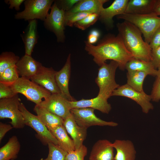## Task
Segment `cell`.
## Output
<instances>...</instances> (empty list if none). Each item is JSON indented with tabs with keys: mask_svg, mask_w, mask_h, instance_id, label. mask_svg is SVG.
Instances as JSON below:
<instances>
[{
	"mask_svg": "<svg viewBox=\"0 0 160 160\" xmlns=\"http://www.w3.org/2000/svg\"><path fill=\"white\" fill-rule=\"evenodd\" d=\"M20 144L17 137L12 136L0 148V160H14L17 157Z\"/></svg>",
	"mask_w": 160,
	"mask_h": 160,
	"instance_id": "484cf974",
	"label": "cell"
},
{
	"mask_svg": "<svg viewBox=\"0 0 160 160\" xmlns=\"http://www.w3.org/2000/svg\"><path fill=\"white\" fill-rule=\"evenodd\" d=\"M150 96L153 101L158 102L160 100V77H156Z\"/></svg>",
	"mask_w": 160,
	"mask_h": 160,
	"instance_id": "8d00e7d4",
	"label": "cell"
},
{
	"mask_svg": "<svg viewBox=\"0 0 160 160\" xmlns=\"http://www.w3.org/2000/svg\"><path fill=\"white\" fill-rule=\"evenodd\" d=\"M153 12L158 16L160 15V0H156Z\"/></svg>",
	"mask_w": 160,
	"mask_h": 160,
	"instance_id": "b9f144b4",
	"label": "cell"
},
{
	"mask_svg": "<svg viewBox=\"0 0 160 160\" xmlns=\"http://www.w3.org/2000/svg\"><path fill=\"white\" fill-rule=\"evenodd\" d=\"M57 139L58 145L67 153L75 150L73 140L68 135V133L63 125L58 126L50 131Z\"/></svg>",
	"mask_w": 160,
	"mask_h": 160,
	"instance_id": "d4e9b609",
	"label": "cell"
},
{
	"mask_svg": "<svg viewBox=\"0 0 160 160\" xmlns=\"http://www.w3.org/2000/svg\"><path fill=\"white\" fill-rule=\"evenodd\" d=\"M16 65L6 69L0 75V82L12 84L20 78Z\"/></svg>",
	"mask_w": 160,
	"mask_h": 160,
	"instance_id": "4dcf8cb0",
	"label": "cell"
},
{
	"mask_svg": "<svg viewBox=\"0 0 160 160\" xmlns=\"http://www.w3.org/2000/svg\"><path fill=\"white\" fill-rule=\"evenodd\" d=\"M108 0H80L70 10V13L89 12L100 14L103 4Z\"/></svg>",
	"mask_w": 160,
	"mask_h": 160,
	"instance_id": "603a6c76",
	"label": "cell"
},
{
	"mask_svg": "<svg viewBox=\"0 0 160 160\" xmlns=\"http://www.w3.org/2000/svg\"><path fill=\"white\" fill-rule=\"evenodd\" d=\"M85 49L93 57L94 62L100 66L108 60L117 62L121 70L125 69L127 63L134 57L126 47L120 35L110 34L100 40L96 46L85 41Z\"/></svg>",
	"mask_w": 160,
	"mask_h": 160,
	"instance_id": "6da1fadb",
	"label": "cell"
},
{
	"mask_svg": "<svg viewBox=\"0 0 160 160\" xmlns=\"http://www.w3.org/2000/svg\"><path fill=\"white\" fill-rule=\"evenodd\" d=\"M112 96H120L127 97L135 102L139 105L143 112L147 113L153 108L150 95L147 94L144 91H137L132 89L127 84L120 86L114 90Z\"/></svg>",
	"mask_w": 160,
	"mask_h": 160,
	"instance_id": "8fae6325",
	"label": "cell"
},
{
	"mask_svg": "<svg viewBox=\"0 0 160 160\" xmlns=\"http://www.w3.org/2000/svg\"><path fill=\"white\" fill-rule=\"evenodd\" d=\"M89 34L93 35L98 38L100 36V33L98 30L97 29H93L90 32Z\"/></svg>",
	"mask_w": 160,
	"mask_h": 160,
	"instance_id": "ee69618b",
	"label": "cell"
},
{
	"mask_svg": "<svg viewBox=\"0 0 160 160\" xmlns=\"http://www.w3.org/2000/svg\"><path fill=\"white\" fill-rule=\"evenodd\" d=\"M148 75L146 73L137 71H128L127 84L135 90L139 92L144 91L143 84L146 77Z\"/></svg>",
	"mask_w": 160,
	"mask_h": 160,
	"instance_id": "83f0119b",
	"label": "cell"
},
{
	"mask_svg": "<svg viewBox=\"0 0 160 160\" xmlns=\"http://www.w3.org/2000/svg\"><path fill=\"white\" fill-rule=\"evenodd\" d=\"M34 111L39 119L50 131L58 126L63 125L64 120L63 119L44 107L36 105Z\"/></svg>",
	"mask_w": 160,
	"mask_h": 160,
	"instance_id": "44dd1931",
	"label": "cell"
},
{
	"mask_svg": "<svg viewBox=\"0 0 160 160\" xmlns=\"http://www.w3.org/2000/svg\"><path fill=\"white\" fill-rule=\"evenodd\" d=\"M54 1L53 0H25L24 9L17 13L15 18L28 21L39 19L44 21Z\"/></svg>",
	"mask_w": 160,
	"mask_h": 160,
	"instance_id": "8992f818",
	"label": "cell"
},
{
	"mask_svg": "<svg viewBox=\"0 0 160 160\" xmlns=\"http://www.w3.org/2000/svg\"><path fill=\"white\" fill-rule=\"evenodd\" d=\"M112 144L106 139L97 141L92 147L89 160H114Z\"/></svg>",
	"mask_w": 160,
	"mask_h": 160,
	"instance_id": "ac0fdd59",
	"label": "cell"
},
{
	"mask_svg": "<svg viewBox=\"0 0 160 160\" xmlns=\"http://www.w3.org/2000/svg\"><path fill=\"white\" fill-rule=\"evenodd\" d=\"M125 69L127 71L144 72L148 75L156 76L157 70L154 67L151 61H148L133 58L126 64Z\"/></svg>",
	"mask_w": 160,
	"mask_h": 160,
	"instance_id": "4316f807",
	"label": "cell"
},
{
	"mask_svg": "<svg viewBox=\"0 0 160 160\" xmlns=\"http://www.w3.org/2000/svg\"><path fill=\"white\" fill-rule=\"evenodd\" d=\"M93 13L89 12L70 13L65 12V25L72 27L76 22L82 20L89 15Z\"/></svg>",
	"mask_w": 160,
	"mask_h": 160,
	"instance_id": "1f68e13d",
	"label": "cell"
},
{
	"mask_svg": "<svg viewBox=\"0 0 160 160\" xmlns=\"http://www.w3.org/2000/svg\"><path fill=\"white\" fill-rule=\"evenodd\" d=\"M49 153L45 159L40 160H64L67 153L61 148L58 145L52 143L48 144Z\"/></svg>",
	"mask_w": 160,
	"mask_h": 160,
	"instance_id": "f546056e",
	"label": "cell"
},
{
	"mask_svg": "<svg viewBox=\"0 0 160 160\" xmlns=\"http://www.w3.org/2000/svg\"><path fill=\"white\" fill-rule=\"evenodd\" d=\"M79 0H61L55 1L58 7L65 12L71 10Z\"/></svg>",
	"mask_w": 160,
	"mask_h": 160,
	"instance_id": "d590c367",
	"label": "cell"
},
{
	"mask_svg": "<svg viewBox=\"0 0 160 160\" xmlns=\"http://www.w3.org/2000/svg\"><path fill=\"white\" fill-rule=\"evenodd\" d=\"M17 94L12 84L0 82V99L12 97Z\"/></svg>",
	"mask_w": 160,
	"mask_h": 160,
	"instance_id": "e575fe53",
	"label": "cell"
},
{
	"mask_svg": "<svg viewBox=\"0 0 160 160\" xmlns=\"http://www.w3.org/2000/svg\"><path fill=\"white\" fill-rule=\"evenodd\" d=\"M16 66L21 77L29 79L37 74L43 66L31 56L25 54L20 59Z\"/></svg>",
	"mask_w": 160,
	"mask_h": 160,
	"instance_id": "e0dca14e",
	"label": "cell"
},
{
	"mask_svg": "<svg viewBox=\"0 0 160 160\" xmlns=\"http://www.w3.org/2000/svg\"><path fill=\"white\" fill-rule=\"evenodd\" d=\"M63 125L74 142L75 150L79 148L86 138L87 129L78 125L71 114L64 120Z\"/></svg>",
	"mask_w": 160,
	"mask_h": 160,
	"instance_id": "d6986e66",
	"label": "cell"
},
{
	"mask_svg": "<svg viewBox=\"0 0 160 160\" xmlns=\"http://www.w3.org/2000/svg\"><path fill=\"white\" fill-rule=\"evenodd\" d=\"M20 101L18 94L12 97L0 99V119H10V123L15 129L23 128L25 125L19 108Z\"/></svg>",
	"mask_w": 160,
	"mask_h": 160,
	"instance_id": "52a82bcc",
	"label": "cell"
},
{
	"mask_svg": "<svg viewBox=\"0 0 160 160\" xmlns=\"http://www.w3.org/2000/svg\"><path fill=\"white\" fill-rule=\"evenodd\" d=\"M88 42L90 44H93L95 43L98 40V38L93 35L89 34L88 36Z\"/></svg>",
	"mask_w": 160,
	"mask_h": 160,
	"instance_id": "7bdbcfd3",
	"label": "cell"
},
{
	"mask_svg": "<svg viewBox=\"0 0 160 160\" xmlns=\"http://www.w3.org/2000/svg\"><path fill=\"white\" fill-rule=\"evenodd\" d=\"M157 70V72L156 76V77H160V66L158 68Z\"/></svg>",
	"mask_w": 160,
	"mask_h": 160,
	"instance_id": "f6af8a7d",
	"label": "cell"
},
{
	"mask_svg": "<svg viewBox=\"0 0 160 160\" xmlns=\"http://www.w3.org/2000/svg\"><path fill=\"white\" fill-rule=\"evenodd\" d=\"M152 63L155 68L157 69L160 66V46L151 50Z\"/></svg>",
	"mask_w": 160,
	"mask_h": 160,
	"instance_id": "74e56055",
	"label": "cell"
},
{
	"mask_svg": "<svg viewBox=\"0 0 160 160\" xmlns=\"http://www.w3.org/2000/svg\"><path fill=\"white\" fill-rule=\"evenodd\" d=\"M20 59L18 56L12 52L1 53L0 55V75L6 69L16 65Z\"/></svg>",
	"mask_w": 160,
	"mask_h": 160,
	"instance_id": "f1b7e54d",
	"label": "cell"
},
{
	"mask_svg": "<svg viewBox=\"0 0 160 160\" xmlns=\"http://www.w3.org/2000/svg\"><path fill=\"white\" fill-rule=\"evenodd\" d=\"M56 72L52 67L43 66L38 73L30 79L48 90L51 94L60 93V92L55 79Z\"/></svg>",
	"mask_w": 160,
	"mask_h": 160,
	"instance_id": "4fadbf2b",
	"label": "cell"
},
{
	"mask_svg": "<svg viewBox=\"0 0 160 160\" xmlns=\"http://www.w3.org/2000/svg\"><path fill=\"white\" fill-rule=\"evenodd\" d=\"M99 15L92 13L89 15L82 20L75 23L74 26L82 30H84L93 25L99 19Z\"/></svg>",
	"mask_w": 160,
	"mask_h": 160,
	"instance_id": "d6a6232c",
	"label": "cell"
},
{
	"mask_svg": "<svg viewBox=\"0 0 160 160\" xmlns=\"http://www.w3.org/2000/svg\"><path fill=\"white\" fill-rule=\"evenodd\" d=\"M112 145L116 151L114 160H135L136 152L131 141L116 140Z\"/></svg>",
	"mask_w": 160,
	"mask_h": 160,
	"instance_id": "ffe728a7",
	"label": "cell"
},
{
	"mask_svg": "<svg viewBox=\"0 0 160 160\" xmlns=\"http://www.w3.org/2000/svg\"><path fill=\"white\" fill-rule=\"evenodd\" d=\"M15 92L20 93L26 97L27 99L39 105L44 98L46 99L51 95L48 90L30 79L20 77L12 84Z\"/></svg>",
	"mask_w": 160,
	"mask_h": 160,
	"instance_id": "5b68a950",
	"label": "cell"
},
{
	"mask_svg": "<svg viewBox=\"0 0 160 160\" xmlns=\"http://www.w3.org/2000/svg\"><path fill=\"white\" fill-rule=\"evenodd\" d=\"M6 3L9 5V8L12 9L14 8L17 11L20 9V6L24 0H8L5 1Z\"/></svg>",
	"mask_w": 160,
	"mask_h": 160,
	"instance_id": "60d3db41",
	"label": "cell"
},
{
	"mask_svg": "<svg viewBox=\"0 0 160 160\" xmlns=\"http://www.w3.org/2000/svg\"><path fill=\"white\" fill-rule=\"evenodd\" d=\"M108 99L101 96H97L89 99H82L73 101H69L71 109L89 108L97 109L102 113L108 114L111 109V106L108 103Z\"/></svg>",
	"mask_w": 160,
	"mask_h": 160,
	"instance_id": "2e32d148",
	"label": "cell"
},
{
	"mask_svg": "<svg viewBox=\"0 0 160 160\" xmlns=\"http://www.w3.org/2000/svg\"><path fill=\"white\" fill-rule=\"evenodd\" d=\"M49 13L44 21L46 28L53 33L58 42L65 41V11L59 8L54 3Z\"/></svg>",
	"mask_w": 160,
	"mask_h": 160,
	"instance_id": "30bf717a",
	"label": "cell"
},
{
	"mask_svg": "<svg viewBox=\"0 0 160 160\" xmlns=\"http://www.w3.org/2000/svg\"><path fill=\"white\" fill-rule=\"evenodd\" d=\"M13 128L12 126L10 124L0 123V142H1L2 139L6 133L12 129Z\"/></svg>",
	"mask_w": 160,
	"mask_h": 160,
	"instance_id": "ab89813d",
	"label": "cell"
},
{
	"mask_svg": "<svg viewBox=\"0 0 160 160\" xmlns=\"http://www.w3.org/2000/svg\"><path fill=\"white\" fill-rule=\"evenodd\" d=\"M118 67V64L113 60H111L109 64L105 63L100 66L95 80L99 88L98 95L108 99L120 86L115 80V73Z\"/></svg>",
	"mask_w": 160,
	"mask_h": 160,
	"instance_id": "277c9868",
	"label": "cell"
},
{
	"mask_svg": "<svg viewBox=\"0 0 160 160\" xmlns=\"http://www.w3.org/2000/svg\"><path fill=\"white\" fill-rule=\"evenodd\" d=\"M19 108L23 116L25 125L31 127L36 132L37 137L44 145L52 143L58 145L57 139L37 116L29 112L21 102L19 104Z\"/></svg>",
	"mask_w": 160,
	"mask_h": 160,
	"instance_id": "ba28073f",
	"label": "cell"
},
{
	"mask_svg": "<svg viewBox=\"0 0 160 160\" xmlns=\"http://www.w3.org/2000/svg\"><path fill=\"white\" fill-rule=\"evenodd\" d=\"M71 57L70 54L63 67L56 72L55 79L60 93L69 101H73L76 100L71 95L68 86L71 71Z\"/></svg>",
	"mask_w": 160,
	"mask_h": 160,
	"instance_id": "9a60e30c",
	"label": "cell"
},
{
	"mask_svg": "<svg viewBox=\"0 0 160 160\" xmlns=\"http://www.w3.org/2000/svg\"><path fill=\"white\" fill-rule=\"evenodd\" d=\"M95 109L89 108H72L71 113L77 124L87 129L93 126L116 127L118 124L113 121H108L97 117L94 113Z\"/></svg>",
	"mask_w": 160,
	"mask_h": 160,
	"instance_id": "9c48e42d",
	"label": "cell"
},
{
	"mask_svg": "<svg viewBox=\"0 0 160 160\" xmlns=\"http://www.w3.org/2000/svg\"><path fill=\"white\" fill-rule=\"evenodd\" d=\"M117 17L135 25L143 34L145 41L148 44L153 34L160 28V17L153 12L144 15L125 13L117 16Z\"/></svg>",
	"mask_w": 160,
	"mask_h": 160,
	"instance_id": "3957f363",
	"label": "cell"
},
{
	"mask_svg": "<svg viewBox=\"0 0 160 160\" xmlns=\"http://www.w3.org/2000/svg\"><path fill=\"white\" fill-rule=\"evenodd\" d=\"M156 0H129L125 13L144 15L153 12Z\"/></svg>",
	"mask_w": 160,
	"mask_h": 160,
	"instance_id": "7402d4cb",
	"label": "cell"
},
{
	"mask_svg": "<svg viewBox=\"0 0 160 160\" xmlns=\"http://www.w3.org/2000/svg\"><path fill=\"white\" fill-rule=\"evenodd\" d=\"M37 23L36 20L29 21L27 29L23 38L25 54L30 56L37 42Z\"/></svg>",
	"mask_w": 160,
	"mask_h": 160,
	"instance_id": "cb8c5ba5",
	"label": "cell"
},
{
	"mask_svg": "<svg viewBox=\"0 0 160 160\" xmlns=\"http://www.w3.org/2000/svg\"><path fill=\"white\" fill-rule=\"evenodd\" d=\"M69 101L60 93L53 94L38 105L64 120L71 114Z\"/></svg>",
	"mask_w": 160,
	"mask_h": 160,
	"instance_id": "7c38bea8",
	"label": "cell"
},
{
	"mask_svg": "<svg viewBox=\"0 0 160 160\" xmlns=\"http://www.w3.org/2000/svg\"><path fill=\"white\" fill-rule=\"evenodd\" d=\"M149 44L151 50L160 46V28L153 34Z\"/></svg>",
	"mask_w": 160,
	"mask_h": 160,
	"instance_id": "f35d334b",
	"label": "cell"
},
{
	"mask_svg": "<svg viewBox=\"0 0 160 160\" xmlns=\"http://www.w3.org/2000/svg\"><path fill=\"white\" fill-rule=\"evenodd\" d=\"M117 26L126 47L134 57L151 61V49L149 44L143 39L142 33L139 29L126 21L118 23Z\"/></svg>",
	"mask_w": 160,
	"mask_h": 160,
	"instance_id": "7a4b0ae2",
	"label": "cell"
},
{
	"mask_svg": "<svg viewBox=\"0 0 160 160\" xmlns=\"http://www.w3.org/2000/svg\"><path fill=\"white\" fill-rule=\"evenodd\" d=\"M128 0H115L108 7L103 8L99 19L109 28L113 26V17L125 13Z\"/></svg>",
	"mask_w": 160,
	"mask_h": 160,
	"instance_id": "5bb4252c",
	"label": "cell"
},
{
	"mask_svg": "<svg viewBox=\"0 0 160 160\" xmlns=\"http://www.w3.org/2000/svg\"><path fill=\"white\" fill-rule=\"evenodd\" d=\"M87 153V148L83 145L79 148L67 153L64 160H84Z\"/></svg>",
	"mask_w": 160,
	"mask_h": 160,
	"instance_id": "836d02e7",
	"label": "cell"
}]
</instances>
